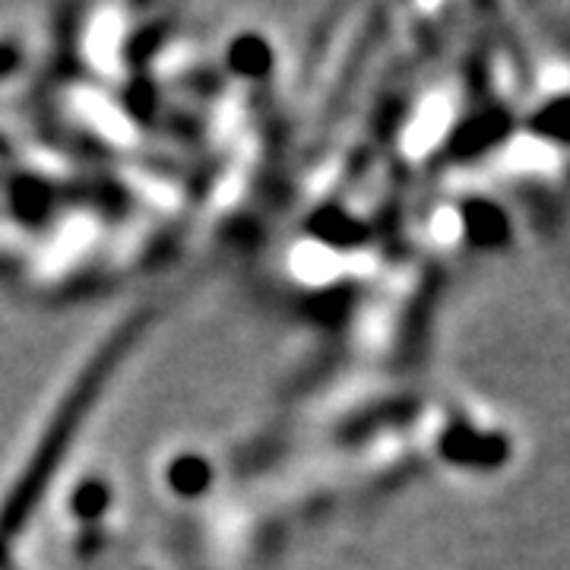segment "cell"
Segmentation results:
<instances>
[{
	"instance_id": "cell-2",
	"label": "cell",
	"mask_w": 570,
	"mask_h": 570,
	"mask_svg": "<svg viewBox=\"0 0 570 570\" xmlns=\"http://www.w3.org/2000/svg\"><path fill=\"white\" fill-rule=\"evenodd\" d=\"M510 130H513V118H510L504 108L491 105V108H482L479 115H472V118L456 130L450 149H453L456 159H475V156H482L491 146L508 140Z\"/></svg>"
},
{
	"instance_id": "cell-3",
	"label": "cell",
	"mask_w": 570,
	"mask_h": 570,
	"mask_svg": "<svg viewBox=\"0 0 570 570\" xmlns=\"http://www.w3.org/2000/svg\"><path fill=\"white\" fill-rule=\"evenodd\" d=\"M463 228L472 247L482 250H498V247L510 245V219L501 206H494L491 200L472 197L463 204Z\"/></svg>"
},
{
	"instance_id": "cell-1",
	"label": "cell",
	"mask_w": 570,
	"mask_h": 570,
	"mask_svg": "<svg viewBox=\"0 0 570 570\" xmlns=\"http://www.w3.org/2000/svg\"><path fill=\"white\" fill-rule=\"evenodd\" d=\"M441 450L453 463L475 469H498L508 463L510 441L504 434H479L472 428H450Z\"/></svg>"
},
{
	"instance_id": "cell-4",
	"label": "cell",
	"mask_w": 570,
	"mask_h": 570,
	"mask_svg": "<svg viewBox=\"0 0 570 570\" xmlns=\"http://www.w3.org/2000/svg\"><path fill=\"white\" fill-rule=\"evenodd\" d=\"M527 130L539 140L570 146V96H558L542 108H535L527 121Z\"/></svg>"
}]
</instances>
